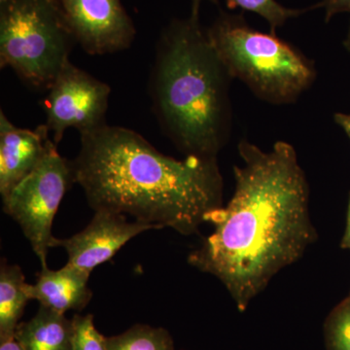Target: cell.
<instances>
[{
  "instance_id": "6da1fadb",
  "label": "cell",
  "mask_w": 350,
  "mask_h": 350,
  "mask_svg": "<svg viewBox=\"0 0 350 350\" xmlns=\"http://www.w3.org/2000/svg\"><path fill=\"white\" fill-rule=\"evenodd\" d=\"M234 196L211 214L215 230L188 260L217 278L241 312L273 276L303 257L314 241L310 187L291 144L269 151L241 140Z\"/></svg>"
},
{
  "instance_id": "7a4b0ae2",
  "label": "cell",
  "mask_w": 350,
  "mask_h": 350,
  "mask_svg": "<svg viewBox=\"0 0 350 350\" xmlns=\"http://www.w3.org/2000/svg\"><path fill=\"white\" fill-rule=\"evenodd\" d=\"M70 167L73 182L94 211L131 215L158 229L194 234L222 207L223 177L216 158L176 160L122 126L107 124L82 133Z\"/></svg>"
},
{
  "instance_id": "3957f363",
  "label": "cell",
  "mask_w": 350,
  "mask_h": 350,
  "mask_svg": "<svg viewBox=\"0 0 350 350\" xmlns=\"http://www.w3.org/2000/svg\"><path fill=\"white\" fill-rule=\"evenodd\" d=\"M231 79L200 15L163 29L152 69V103L161 128L186 155L216 158L229 140Z\"/></svg>"
},
{
  "instance_id": "277c9868",
  "label": "cell",
  "mask_w": 350,
  "mask_h": 350,
  "mask_svg": "<svg viewBox=\"0 0 350 350\" xmlns=\"http://www.w3.org/2000/svg\"><path fill=\"white\" fill-rule=\"evenodd\" d=\"M207 33L232 78L241 80L262 100L294 103L317 77L306 57L275 34L255 31L243 16L221 13Z\"/></svg>"
},
{
  "instance_id": "5b68a950",
  "label": "cell",
  "mask_w": 350,
  "mask_h": 350,
  "mask_svg": "<svg viewBox=\"0 0 350 350\" xmlns=\"http://www.w3.org/2000/svg\"><path fill=\"white\" fill-rule=\"evenodd\" d=\"M76 42L55 0L0 4V66L36 89H49Z\"/></svg>"
},
{
  "instance_id": "8992f818",
  "label": "cell",
  "mask_w": 350,
  "mask_h": 350,
  "mask_svg": "<svg viewBox=\"0 0 350 350\" xmlns=\"http://www.w3.org/2000/svg\"><path fill=\"white\" fill-rule=\"evenodd\" d=\"M72 182L70 162L59 155L50 139L36 170L2 199L4 213L20 225L42 268H47L48 250L55 238L53 221Z\"/></svg>"
},
{
  "instance_id": "52a82bcc",
  "label": "cell",
  "mask_w": 350,
  "mask_h": 350,
  "mask_svg": "<svg viewBox=\"0 0 350 350\" xmlns=\"http://www.w3.org/2000/svg\"><path fill=\"white\" fill-rule=\"evenodd\" d=\"M110 87L68 62L52 83L43 101L46 124L57 144L66 131L80 135L107 125Z\"/></svg>"
},
{
  "instance_id": "ba28073f",
  "label": "cell",
  "mask_w": 350,
  "mask_h": 350,
  "mask_svg": "<svg viewBox=\"0 0 350 350\" xmlns=\"http://www.w3.org/2000/svg\"><path fill=\"white\" fill-rule=\"evenodd\" d=\"M76 42L90 55L128 49L137 34L121 0H55Z\"/></svg>"
},
{
  "instance_id": "9c48e42d",
  "label": "cell",
  "mask_w": 350,
  "mask_h": 350,
  "mask_svg": "<svg viewBox=\"0 0 350 350\" xmlns=\"http://www.w3.org/2000/svg\"><path fill=\"white\" fill-rule=\"evenodd\" d=\"M150 230H158V227L137 220L129 222L124 214L98 211L82 232L68 239H53L51 248H64L68 264L91 273L131 239Z\"/></svg>"
},
{
  "instance_id": "30bf717a",
  "label": "cell",
  "mask_w": 350,
  "mask_h": 350,
  "mask_svg": "<svg viewBox=\"0 0 350 350\" xmlns=\"http://www.w3.org/2000/svg\"><path fill=\"white\" fill-rule=\"evenodd\" d=\"M49 129L36 131L18 128L0 111V194L5 198L36 170L45 156Z\"/></svg>"
},
{
  "instance_id": "8fae6325",
  "label": "cell",
  "mask_w": 350,
  "mask_h": 350,
  "mask_svg": "<svg viewBox=\"0 0 350 350\" xmlns=\"http://www.w3.org/2000/svg\"><path fill=\"white\" fill-rule=\"evenodd\" d=\"M91 273L66 264L59 271L42 268L36 284L25 285L29 300H36L40 306L66 313L81 310L91 301L92 293L88 282Z\"/></svg>"
},
{
  "instance_id": "7c38bea8",
  "label": "cell",
  "mask_w": 350,
  "mask_h": 350,
  "mask_svg": "<svg viewBox=\"0 0 350 350\" xmlns=\"http://www.w3.org/2000/svg\"><path fill=\"white\" fill-rule=\"evenodd\" d=\"M72 334V320L40 306L33 319L18 325L15 337L25 350H71Z\"/></svg>"
},
{
  "instance_id": "4fadbf2b",
  "label": "cell",
  "mask_w": 350,
  "mask_h": 350,
  "mask_svg": "<svg viewBox=\"0 0 350 350\" xmlns=\"http://www.w3.org/2000/svg\"><path fill=\"white\" fill-rule=\"evenodd\" d=\"M24 273L17 265L1 262L0 268V340L14 337L29 301Z\"/></svg>"
},
{
  "instance_id": "5bb4252c",
  "label": "cell",
  "mask_w": 350,
  "mask_h": 350,
  "mask_svg": "<svg viewBox=\"0 0 350 350\" xmlns=\"http://www.w3.org/2000/svg\"><path fill=\"white\" fill-rule=\"evenodd\" d=\"M108 350H174L169 332L163 328L135 325L114 337L107 338Z\"/></svg>"
},
{
  "instance_id": "9a60e30c",
  "label": "cell",
  "mask_w": 350,
  "mask_h": 350,
  "mask_svg": "<svg viewBox=\"0 0 350 350\" xmlns=\"http://www.w3.org/2000/svg\"><path fill=\"white\" fill-rule=\"evenodd\" d=\"M226 2L229 8H241L264 18L273 34H275V29L282 27L288 20L298 17L306 11V9L286 8L275 0H226Z\"/></svg>"
},
{
  "instance_id": "2e32d148",
  "label": "cell",
  "mask_w": 350,
  "mask_h": 350,
  "mask_svg": "<svg viewBox=\"0 0 350 350\" xmlns=\"http://www.w3.org/2000/svg\"><path fill=\"white\" fill-rule=\"evenodd\" d=\"M326 338L329 350H350V296L327 320Z\"/></svg>"
},
{
  "instance_id": "e0dca14e",
  "label": "cell",
  "mask_w": 350,
  "mask_h": 350,
  "mask_svg": "<svg viewBox=\"0 0 350 350\" xmlns=\"http://www.w3.org/2000/svg\"><path fill=\"white\" fill-rule=\"evenodd\" d=\"M71 350H108L107 338L96 330L92 314H76L72 319Z\"/></svg>"
},
{
  "instance_id": "ac0fdd59",
  "label": "cell",
  "mask_w": 350,
  "mask_h": 350,
  "mask_svg": "<svg viewBox=\"0 0 350 350\" xmlns=\"http://www.w3.org/2000/svg\"><path fill=\"white\" fill-rule=\"evenodd\" d=\"M313 8L324 9L326 22H329L338 13L350 12V0H322Z\"/></svg>"
},
{
  "instance_id": "d6986e66",
  "label": "cell",
  "mask_w": 350,
  "mask_h": 350,
  "mask_svg": "<svg viewBox=\"0 0 350 350\" xmlns=\"http://www.w3.org/2000/svg\"><path fill=\"white\" fill-rule=\"evenodd\" d=\"M0 350H25L15 336L0 340Z\"/></svg>"
},
{
  "instance_id": "ffe728a7",
  "label": "cell",
  "mask_w": 350,
  "mask_h": 350,
  "mask_svg": "<svg viewBox=\"0 0 350 350\" xmlns=\"http://www.w3.org/2000/svg\"><path fill=\"white\" fill-rule=\"evenodd\" d=\"M336 123L345 131L350 138V114H345V113H337L334 116Z\"/></svg>"
},
{
  "instance_id": "44dd1931",
  "label": "cell",
  "mask_w": 350,
  "mask_h": 350,
  "mask_svg": "<svg viewBox=\"0 0 350 350\" xmlns=\"http://www.w3.org/2000/svg\"><path fill=\"white\" fill-rule=\"evenodd\" d=\"M340 246H342L344 250H350V197L349 211H347V228H345L344 238L342 239V244H340Z\"/></svg>"
},
{
  "instance_id": "7402d4cb",
  "label": "cell",
  "mask_w": 350,
  "mask_h": 350,
  "mask_svg": "<svg viewBox=\"0 0 350 350\" xmlns=\"http://www.w3.org/2000/svg\"><path fill=\"white\" fill-rule=\"evenodd\" d=\"M206 1V0H192V11H191V14L193 15H200V5H202V2ZM211 2H217L218 0H209Z\"/></svg>"
},
{
  "instance_id": "603a6c76",
  "label": "cell",
  "mask_w": 350,
  "mask_h": 350,
  "mask_svg": "<svg viewBox=\"0 0 350 350\" xmlns=\"http://www.w3.org/2000/svg\"><path fill=\"white\" fill-rule=\"evenodd\" d=\"M345 47H347V49L349 50L350 52V27H349V34H347V39H345Z\"/></svg>"
},
{
  "instance_id": "cb8c5ba5",
  "label": "cell",
  "mask_w": 350,
  "mask_h": 350,
  "mask_svg": "<svg viewBox=\"0 0 350 350\" xmlns=\"http://www.w3.org/2000/svg\"><path fill=\"white\" fill-rule=\"evenodd\" d=\"M7 1H9V0H0V4L5 3Z\"/></svg>"
},
{
  "instance_id": "d4e9b609",
  "label": "cell",
  "mask_w": 350,
  "mask_h": 350,
  "mask_svg": "<svg viewBox=\"0 0 350 350\" xmlns=\"http://www.w3.org/2000/svg\"><path fill=\"white\" fill-rule=\"evenodd\" d=\"M349 296H350V295H349Z\"/></svg>"
}]
</instances>
